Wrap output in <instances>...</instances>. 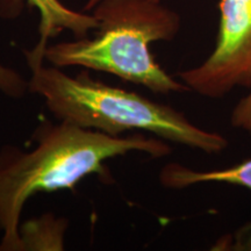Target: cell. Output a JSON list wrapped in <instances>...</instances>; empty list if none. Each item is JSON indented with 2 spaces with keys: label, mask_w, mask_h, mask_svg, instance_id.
I'll use <instances>...</instances> for the list:
<instances>
[{
  "label": "cell",
  "mask_w": 251,
  "mask_h": 251,
  "mask_svg": "<svg viewBox=\"0 0 251 251\" xmlns=\"http://www.w3.org/2000/svg\"><path fill=\"white\" fill-rule=\"evenodd\" d=\"M94 7L96 36L48 46L47 61L58 68L107 72L155 93L190 91L166 74L150 52L152 42L172 41L177 35L178 13L153 0H100Z\"/></svg>",
  "instance_id": "obj_3"
},
{
  "label": "cell",
  "mask_w": 251,
  "mask_h": 251,
  "mask_svg": "<svg viewBox=\"0 0 251 251\" xmlns=\"http://www.w3.org/2000/svg\"><path fill=\"white\" fill-rule=\"evenodd\" d=\"M99 1H100V0H90V1H89V4L86 5L85 9H87V8H93L94 6H96L97 4H98ZM153 1H156V2H161L162 0H153Z\"/></svg>",
  "instance_id": "obj_9"
},
{
  "label": "cell",
  "mask_w": 251,
  "mask_h": 251,
  "mask_svg": "<svg viewBox=\"0 0 251 251\" xmlns=\"http://www.w3.org/2000/svg\"><path fill=\"white\" fill-rule=\"evenodd\" d=\"M159 180L163 186L174 190H183L201 183H225L251 191V158L230 168L212 171H194L178 163H171L162 169ZM213 249L251 251V222H248L228 236L220 238Z\"/></svg>",
  "instance_id": "obj_5"
},
{
  "label": "cell",
  "mask_w": 251,
  "mask_h": 251,
  "mask_svg": "<svg viewBox=\"0 0 251 251\" xmlns=\"http://www.w3.org/2000/svg\"><path fill=\"white\" fill-rule=\"evenodd\" d=\"M219 11L212 54L199 67L178 72L190 91L209 99L251 85V0H220Z\"/></svg>",
  "instance_id": "obj_4"
},
{
  "label": "cell",
  "mask_w": 251,
  "mask_h": 251,
  "mask_svg": "<svg viewBox=\"0 0 251 251\" xmlns=\"http://www.w3.org/2000/svg\"><path fill=\"white\" fill-rule=\"evenodd\" d=\"M249 89V93L235 105L230 114V125L251 137V85Z\"/></svg>",
  "instance_id": "obj_7"
},
{
  "label": "cell",
  "mask_w": 251,
  "mask_h": 251,
  "mask_svg": "<svg viewBox=\"0 0 251 251\" xmlns=\"http://www.w3.org/2000/svg\"><path fill=\"white\" fill-rule=\"evenodd\" d=\"M28 84L25 83L17 72L6 69L0 64V91L11 97L23 96Z\"/></svg>",
  "instance_id": "obj_8"
},
{
  "label": "cell",
  "mask_w": 251,
  "mask_h": 251,
  "mask_svg": "<svg viewBox=\"0 0 251 251\" xmlns=\"http://www.w3.org/2000/svg\"><path fill=\"white\" fill-rule=\"evenodd\" d=\"M25 56L31 72L28 89L45 99L59 121L112 136L131 130L147 131L208 155L227 149L229 143L224 135L199 128L171 106L93 80L87 71L71 77L58 67H45V55L34 50H26Z\"/></svg>",
  "instance_id": "obj_2"
},
{
  "label": "cell",
  "mask_w": 251,
  "mask_h": 251,
  "mask_svg": "<svg viewBox=\"0 0 251 251\" xmlns=\"http://www.w3.org/2000/svg\"><path fill=\"white\" fill-rule=\"evenodd\" d=\"M28 5L39 11L40 41L33 50L45 54L48 41L57 36L63 30H71L77 39L85 37L90 30L98 28V20L93 14L79 13L72 11L59 0H26ZM6 2L19 4L21 0H6Z\"/></svg>",
  "instance_id": "obj_6"
},
{
  "label": "cell",
  "mask_w": 251,
  "mask_h": 251,
  "mask_svg": "<svg viewBox=\"0 0 251 251\" xmlns=\"http://www.w3.org/2000/svg\"><path fill=\"white\" fill-rule=\"evenodd\" d=\"M33 139L37 144L31 151L13 146L0 150V250L25 249L21 213L36 193L70 190L90 175L107 177L105 162L113 157L141 151L161 158L172 151L162 139L140 133L112 136L67 121L41 125Z\"/></svg>",
  "instance_id": "obj_1"
}]
</instances>
